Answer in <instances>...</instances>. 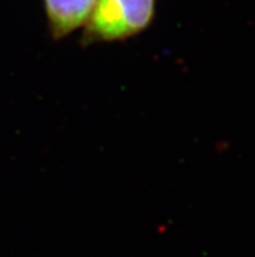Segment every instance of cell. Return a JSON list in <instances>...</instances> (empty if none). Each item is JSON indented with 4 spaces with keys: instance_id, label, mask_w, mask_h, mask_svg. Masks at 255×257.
<instances>
[{
    "instance_id": "6da1fadb",
    "label": "cell",
    "mask_w": 255,
    "mask_h": 257,
    "mask_svg": "<svg viewBox=\"0 0 255 257\" xmlns=\"http://www.w3.org/2000/svg\"><path fill=\"white\" fill-rule=\"evenodd\" d=\"M155 17V0H97L85 25V41L119 42L138 36Z\"/></svg>"
},
{
    "instance_id": "7a4b0ae2",
    "label": "cell",
    "mask_w": 255,
    "mask_h": 257,
    "mask_svg": "<svg viewBox=\"0 0 255 257\" xmlns=\"http://www.w3.org/2000/svg\"><path fill=\"white\" fill-rule=\"evenodd\" d=\"M51 36L62 39L87 24L97 0H43Z\"/></svg>"
}]
</instances>
